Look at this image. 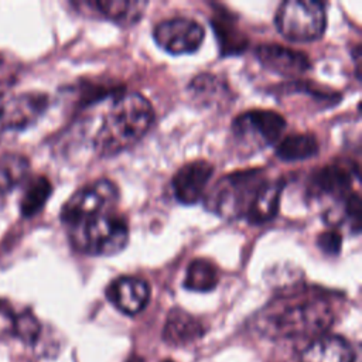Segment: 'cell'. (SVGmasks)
Masks as SVG:
<instances>
[{
  "instance_id": "cell-11",
  "label": "cell",
  "mask_w": 362,
  "mask_h": 362,
  "mask_svg": "<svg viewBox=\"0 0 362 362\" xmlns=\"http://www.w3.org/2000/svg\"><path fill=\"white\" fill-rule=\"evenodd\" d=\"M107 300L123 314H139L150 300V286L136 276H120L106 287Z\"/></svg>"
},
{
  "instance_id": "cell-22",
  "label": "cell",
  "mask_w": 362,
  "mask_h": 362,
  "mask_svg": "<svg viewBox=\"0 0 362 362\" xmlns=\"http://www.w3.org/2000/svg\"><path fill=\"white\" fill-rule=\"evenodd\" d=\"M189 90L202 105L212 106L225 100L229 92L228 83L214 74H201L189 83Z\"/></svg>"
},
{
  "instance_id": "cell-13",
  "label": "cell",
  "mask_w": 362,
  "mask_h": 362,
  "mask_svg": "<svg viewBox=\"0 0 362 362\" xmlns=\"http://www.w3.org/2000/svg\"><path fill=\"white\" fill-rule=\"evenodd\" d=\"M358 178V165L351 168L342 163L327 164L311 177V189L315 195L329 197L335 199H344L352 192L354 178Z\"/></svg>"
},
{
  "instance_id": "cell-18",
  "label": "cell",
  "mask_w": 362,
  "mask_h": 362,
  "mask_svg": "<svg viewBox=\"0 0 362 362\" xmlns=\"http://www.w3.org/2000/svg\"><path fill=\"white\" fill-rule=\"evenodd\" d=\"M318 141L311 133H296L281 139L276 146V156L283 161H303L317 156Z\"/></svg>"
},
{
  "instance_id": "cell-17",
  "label": "cell",
  "mask_w": 362,
  "mask_h": 362,
  "mask_svg": "<svg viewBox=\"0 0 362 362\" xmlns=\"http://www.w3.org/2000/svg\"><path fill=\"white\" fill-rule=\"evenodd\" d=\"M283 187V180H267L259 189L245 219L252 225H260L272 221L279 211Z\"/></svg>"
},
{
  "instance_id": "cell-16",
  "label": "cell",
  "mask_w": 362,
  "mask_h": 362,
  "mask_svg": "<svg viewBox=\"0 0 362 362\" xmlns=\"http://www.w3.org/2000/svg\"><path fill=\"white\" fill-rule=\"evenodd\" d=\"M351 345L337 335H320L301 354V362H352Z\"/></svg>"
},
{
  "instance_id": "cell-2",
  "label": "cell",
  "mask_w": 362,
  "mask_h": 362,
  "mask_svg": "<svg viewBox=\"0 0 362 362\" xmlns=\"http://www.w3.org/2000/svg\"><path fill=\"white\" fill-rule=\"evenodd\" d=\"M154 110L139 92L119 93L96 130L93 146L99 156L110 157L136 144L150 129Z\"/></svg>"
},
{
  "instance_id": "cell-29",
  "label": "cell",
  "mask_w": 362,
  "mask_h": 362,
  "mask_svg": "<svg viewBox=\"0 0 362 362\" xmlns=\"http://www.w3.org/2000/svg\"><path fill=\"white\" fill-rule=\"evenodd\" d=\"M164 362H173V361H164Z\"/></svg>"
},
{
  "instance_id": "cell-6",
  "label": "cell",
  "mask_w": 362,
  "mask_h": 362,
  "mask_svg": "<svg viewBox=\"0 0 362 362\" xmlns=\"http://www.w3.org/2000/svg\"><path fill=\"white\" fill-rule=\"evenodd\" d=\"M286 127V119L270 109H250L232 122L235 143L245 154H253L279 140Z\"/></svg>"
},
{
  "instance_id": "cell-10",
  "label": "cell",
  "mask_w": 362,
  "mask_h": 362,
  "mask_svg": "<svg viewBox=\"0 0 362 362\" xmlns=\"http://www.w3.org/2000/svg\"><path fill=\"white\" fill-rule=\"evenodd\" d=\"M212 174L214 165L206 160H194L180 167L171 180L175 199L184 205H194L201 201Z\"/></svg>"
},
{
  "instance_id": "cell-4",
  "label": "cell",
  "mask_w": 362,
  "mask_h": 362,
  "mask_svg": "<svg viewBox=\"0 0 362 362\" xmlns=\"http://www.w3.org/2000/svg\"><path fill=\"white\" fill-rule=\"evenodd\" d=\"M66 229L72 246L90 256L116 255L129 242V225L113 211L95 215Z\"/></svg>"
},
{
  "instance_id": "cell-3",
  "label": "cell",
  "mask_w": 362,
  "mask_h": 362,
  "mask_svg": "<svg viewBox=\"0 0 362 362\" xmlns=\"http://www.w3.org/2000/svg\"><path fill=\"white\" fill-rule=\"evenodd\" d=\"M267 181L262 168H247L221 177L204 197L205 208L223 218H246L259 189Z\"/></svg>"
},
{
  "instance_id": "cell-27",
  "label": "cell",
  "mask_w": 362,
  "mask_h": 362,
  "mask_svg": "<svg viewBox=\"0 0 362 362\" xmlns=\"http://www.w3.org/2000/svg\"><path fill=\"white\" fill-rule=\"evenodd\" d=\"M317 245L327 255H338L341 250V245H342L341 233H338L334 229L325 230L318 235Z\"/></svg>"
},
{
  "instance_id": "cell-7",
  "label": "cell",
  "mask_w": 362,
  "mask_h": 362,
  "mask_svg": "<svg viewBox=\"0 0 362 362\" xmlns=\"http://www.w3.org/2000/svg\"><path fill=\"white\" fill-rule=\"evenodd\" d=\"M119 201V188L110 180L102 178L76 189L61 209V221L71 228L95 215L113 211Z\"/></svg>"
},
{
  "instance_id": "cell-12",
  "label": "cell",
  "mask_w": 362,
  "mask_h": 362,
  "mask_svg": "<svg viewBox=\"0 0 362 362\" xmlns=\"http://www.w3.org/2000/svg\"><path fill=\"white\" fill-rule=\"evenodd\" d=\"M255 55L266 69L283 76L304 74L311 66L307 54L280 44H262L256 48Z\"/></svg>"
},
{
  "instance_id": "cell-28",
  "label": "cell",
  "mask_w": 362,
  "mask_h": 362,
  "mask_svg": "<svg viewBox=\"0 0 362 362\" xmlns=\"http://www.w3.org/2000/svg\"><path fill=\"white\" fill-rule=\"evenodd\" d=\"M130 362H141V361H140L139 358H134V359H133V361H130Z\"/></svg>"
},
{
  "instance_id": "cell-24",
  "label": "cell",
  "mask_w": 362,
  "mask_h": 362,
  "mask_svg": "<svg viewBox=\"0 0 362 362\" xmlns=\"http://www.w3.org/2000/svg\"><path fill=\"white\" fill-rule=\"evenodd\" d=\"M212 27L214 31H216L218 42L223 55L239 54L245 49L246 38L242 33H239V28L233 23L216 18L212 21Z\"/></svg>"
},
{
  "instance_id": "cell-9",
  "label": "cell",
  "mask_w": 362,
  "mask_h": 362,
  "mask_svg": "<svg viewBox=\"0 0 362 362\" xmlns=\"http://www.w3.org/2000/svg\"><path fill=\"white\" fill-rule=\"evenodd\" d=\"M48 107V96L24 92L0 102V132L23 130L34 124Z\"/></svg>"
},
{
  "instance_id": "cell-25",
  "label": "cell",
  "mask_w": 362,
  "mask_h": 362,
  "mask_svg": "<svg viewBox=\"0 0 362 362\" xmlns=\"http://www.w3.org/2000/svg\"><path fill=\"white\" fill-rule=\"evenodd\" d=\"M361 195L356 191H352L342 199V218L341 221H346L348 228L352 233H359L361 230Z\"/></svg>"
},
{
  "instance_id": "cell-14",
  "label": "cell",
  "mask_w": 362,
  "mask_h": 362,
  "mask_svg": "<svg viewBox=\"0 0 362 362\" xmlns=\"http://www.w3.org/2000/svg\"><path fill=\"white\" fill-rule=\"evenodd\" d=\"M41 332V324L30 310L17 311L7 300L0 298V341L18 338L34 344Z\"/></svg>"
},
{
  "instance_id": "cell-23",
  "label": "cell",
  "mask_w": 362,
  "mask_h": 362,
  "mask_svg": "<svg viewBox=\"0 0 362 362\" xmlns=\"http://www.w3.org/2000/svg\"><path fill=\"white\" fill-rule=\"evenodd\" d=\"M52 191L49 180L44 175H35L28 180L25 191L21 198V214L24 216H34L42 209Z\"/></svg>"
},
{
  "instance_id": "cell-19",
  "label": "cell",
  "mask_w": 362,
  "mask_h": 362,
  "mask_svg": "<svg viewBox=\"0 0 362 362\" xmlns=\"http://www.w3.org/2000/svg\"><path fill=\"white\" fill-rule=\"evenodd\" d=\"M219 281V270L216 264L208 259H194L185 272L184 287L191 291L206 293L216 287Z\"/></svg>"
},
{
  "instance_id": "cell-15",
  "label": "cell",
  "mask_w": 362,
  "mask_h": 362,
  "mask_svg": "<svg viewBox=\"0 0 362 362\" xmlns=\"http://www.w3.org/2000/svg\"><path fill=\"white\" fill-rule=\"evenodd\" d=\"M204 334V324L182 308H173L168 313L163 328L164 341L174 346L189 345L202 338Z\"/></svg>"
},
{
  "instance_id": "cell-5",
  "label": "cell",
  "mask_w": 362,
  "mask_h": 362,
  "mask_svg": "<svg viewBox=\"0 0 362 362\" xmlns=\"http://www.w3.org/2000/svg\"><path fill=\"white\" fill-rule=\"evenodd\" d=\"M274 23L280 34L290 41H314L325 31V7L315 0H286L279 6Z\"/></svg>"
},
{
  "instance_id": "cell-1",
  "label": "cell",
  "mask_w": 362,
  "mask_h": 362,
  "mask_svg": "<svg viewBox=\"0 0 362 362\" xmlns=\"http://www.w3.org/2000/svg\"><path fill=\"white\" fill-rule=\"evenodd\" d=\"M331 304L317 296L280 298L264 307L255 318V329L270 339L320 335L334 322Z\"/></svg>"
},
{
  "instance_id": "cell-8",
  "label": "cell",
  "mask_w": 362,
  "mask_h": 362,
  "mask_svg": "<svg viewBox=\"0 0 362 362\" xmlns=\"http://www.w3.org/2000/svg\"><path fill=\"white\" fill-rule=\"evenodd\" d=\"M156 44L173 55L195 52L204 38V27L188 17H171L158 23L153 30Z\"/></svg>"
},
{
  "instance_id": "cell-20",
  "label": "cell",
  "mask_w": 362,
  "mask_h": 362,
  "mask_svg": "<svg viewBox=\"0 0 362 362\" xmlns=\"http://www.w3.org/2000/svg\"><path fill=\"white\" fill-rule=\"evenodd\" d=\"M30 173V161L18 153L0 154V195L20 185Z\"/></svg>"
},
{
  "instance_id": "cell-26",
  "label": "cell",
  "mask_w": 362,
  "mask_h": 362,
  "mask_svg": "<svg viewBox=\"0 0 362 362\" xmlns=\"http://www.w3.org/2000/svg\"><path fill=\"white\" fill-rule=\"evenodd\" d=\"M18 68L11 58L0 52V102L17 82Z\"/></svg>"
},
{
  "instance_id": "cell-21",
  "label": "cell",
  "mask_w": 362,
  "mask_h": 362,
  "mask_svg": "<svg viewBox=\"0 0 362 362\" xmlns=\"http://www.w3.org/2000/svg\"><path fill=\"white\" fill-rule=\"evenodd\" d=\"M85 4L89 7H93L96 13L116 23L136 21L141 16L143 8L147 6L144 1H124V0H99L92 3L89 1Z\"/></svg>"
}]
</instances>
